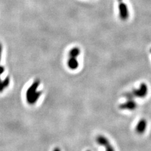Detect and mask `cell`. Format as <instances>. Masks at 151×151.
Wrapping results in <instances>:
<instances>
[{"label":"cell","instance_id":"10","mask_svg":"<svg viewBox=\"0 0 151 151\" xmlns=\"http://www.w3.org/2000/svg\"><path fill=\"white\" fill-rule=\"evenodd\" d=\"M124 97L127 100H134V96L132 92H127L124 94Z\"/></svg>","mask_w":151,"mask_h":151},{"label":"cell","instance_id":"9","mask_svg":"<svg viewBox=\"0 0 151 151\" xmlns=\"http://www.w3.org/2000/svg\"><path fill=\"white\" fill-rule=\"evenodd\" d=\"M80 54V50L78 47H73L70 49L69 53V57H73V58H77Z\"/></svg>","mask_w":151,"mask_h":151},{"label":"cell","instance_id":"14","mask_svg":"<svg viewBox=\"0 0 151 151\" xmlns=\"http://www.w3.org/2000/svg\"><path fill=\"white\" fill-rule=\"evenodd\" d=\"M54 151H60V150L59 148L56 147V148H55V149H54Z\"/></svg>","mask_w":151,"mask_h":151},{"label":"cell","instance_id":"12","mask_svg":"<svg viewBox=\"0 0 151 151\" xmlns=\"http://www.w3.org/2000/svg\"><path fill=\"white\" fill-rule=\"evenodd\" d=\"M4 71V68L3 66L0 65V76H1Z\"/></svg>","mask_w":151,"mask_h":151},{"label":"cell","instance_id":"1","mask_svg":"<svg viewBox=\"0 0 151 151\" xmlns=\"http://www.w3.org/2000/svg\"><path fill=\"white\" fill-rule=\"evenodd\" d=\"M39 80H35L27 89L26 93L27 101L30 105L35 104L41 96L42 92L37 91V88L39 86Z\"/></svg>","mask_w":151,"mask_h":151},{"label":"cell","instance_id":"8","mask_svg":"<svg viewBox=\"0 0 151 151\" xmlns=\"http://www.w3.org/2000/svg\"><path fill=\"white\" fill-rule=\"evenodd\" d=\"M9 84V78L6 77L3 81H0V93H2Z\"/></svg>","mask_w":151,"mask_h":151},{"label":"cell","instance_id":"6","mask_svg":"<svg viewBox=\"0 0 151 151\" xmlns=\"http://www.w3.org/2000/svg\"><path fill=\"white\" fill-rule=\"evenodd\" d=\"M68 64V67L72 70L76 69L79 66V63L78 62L76 58H73V57H69Z\"/></svg>","mask_w":151,"mask_h":151},{"label":"cell","instance_id":"4","mask_svg":"<svg viewBox=\"0 0 151 151\" xmlns=\"http://www.w3.org/2000/svg\"><path fill=\"white\" fill-rule=\"evenodd\" d=\"M137 107V104L134 100H127L124 103H122L119 105V108L122 110H134Z\"/></svg>","mask_w":151,"mask_h":151},{"label":"cell","instance_id":"2","mask_svg":"<svg viewBox=\"0 0 151 151\" xmlns=\"http://www.w3.org/2000/svg\"><path fill=\"white\" fill-rule=\"evenodd\" d=\"M132 93L133 94L134 98H144L147 96L148 94V86L145 83H142L140 84L138 89H134L132 90Z\"/></svg>","mask_w":151,"mask_h":151},{"label":"cell","instance_id":"16","mask_svg":"<svg viewBox=\"0 0 151 151\" xmlns=\"http://www.w3.org/2000/svg\"><path fill=\"white\" fill-rule=\"evenodd\" d=\"M150 52H151V49H150Z\"/></svg>","mask_w":151,"mask_h":151},{"label":"cell","instance_id":"3","mask_svg":"<svg viewBox=\"0 0 151 151\" xmlns=\"http://www.w3.org/2000/svg\"><path fill=\"white\" fill-rule=\"evenodd\" d=\"M119 16L120 19L122 20H127L129 17V9L127 4L124 3L120 2L119 5Z\"/></svg>","mask_w":151,"mask_h":151},{"label":"cell","instance_id":"11","mask_svg":"<svg viewBox=\"0 0 151 151\" xmlns=\"http://www.w3.org/2000/svg\"><path fill=\"white\" fill-rule=\"evenodd\" d=\"M105 147V151H115L114 147H113L111 144H110V143L109 144H108L107 145H106Z\"/></svg>","mask_w":151,"mask_h":151},{"label":"cell","instance_id":"15","mask_svg":"<svg viewBox=\"0 0 151 151\" xmlns=\"http://www.w3.org/2000/svg\"><path fill=\"white\" fill-rule=\"evenodd\" d=\"M118 1H119V2H122V0H118Z\"/></svg>","mask_w":151,"mask_h":151},{"label":"cell","instance_id":"13","mask_svg":"<svg viewBox=\"0 0 151 151\" xmlns=\"http://www.w3.org/2000/svg\"><path fill=\"white\" fill-rule=\"evenodd\" d=\"M2 50H3V48H2V45L0 43V62H1V54H2Z\"/></svg>","mask_w":151,"mask_h":151},{"label":"cell","instance_id":"17","mask_svg":"<svg viewBox=\"0 0 151 151\" xmlns=\"http://www.w3.org/2000/svg\"><path fill=\"white\" fill-rule=\"evenodd\" d=\"M87 151H90V150H87Z\"/></svg>","mask_w":151,"mask_h":151},{"label":"cell","instance_id":"5","mask_svg":"<svg viewBox=\"0 0 151 151\" xmlns=\"http://www.w3.org/2000/svg\"><path fill=\"white\" fill-rule=\"evenodd\" d=\"M147 122L145 119H140L135 127V131L138 134H143L147 129Z\"/></svg>","mask_w":151,"mask_h":151},{"label":"cell","instance_id":"7","mask_svg":"<svg viewBox=\"0 0 151 151\" xmlns=\"http://www.w3.org/2000/svg\"><path fill=\"white\" fill-rule=\"evenodd\" d=\"M96 142L99 145L105 147L106 145L110 144V141L106 137L100 135H98L96 137Z\"/></svg>","mask_w":151,"mask_h":151}]
</instances>
